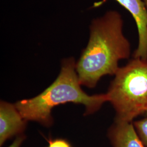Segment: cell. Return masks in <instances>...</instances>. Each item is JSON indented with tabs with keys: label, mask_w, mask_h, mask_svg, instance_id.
<instances>
[{
	"label": "cell",
	"mask_w": 147,
	"mask_h": 147,
	"mask_svg": "<svg viewBox=\"0 0 147 147\" xmlns=\"http://www.w3.org/2000/svg\"><path fill=\"white\" fill-rule=\"evenodd\" d=\"M115 76L106 94L116 111L115 121L133 122L147 115V59L132 58Z\"/></svg>",
	"instance_id": "3"
},
{
	"label": "cell",
	"mask_w": 147,
	"mask_h": 147,
	"mask_svg": "<svg viewBox=\"0 0 147 147\" xmlns=\"http://www.w3.org/2000/svg\"><path fill=\"white\" fill-rule=\"evenodd\" d=\"M107 137L112 147H146L132 122L115 121L108 130Z\"/></svg>",
	"instance_id": "6"
},
{
	"label": "cell",
	"mask_w": 147,
	"mask_h": 147,
	"mask_svg": "<svg viewBox=\"0 0 147 147\" xmlns=\"http://www.w3.org/2000/svg\"><path fill=\"white\" fill-rule=\"evenodd\" d=\"M27 121L15 105L1 101L0 103V147L14 137L24 134Z\"/></svg>",
	"instance_id": "5"
},
{
	"label": "cell",
	"mask_w": 147,
	"mask_h": 147,
	"mask_svg": "<svg viewBox=\"0 0 147 147\" xmlns=\"http://www.w3.org/2000/svg\"><path fill=\"white\" fill-rule=\"evenodd\" d=\"M131 15L136 23L138 45L133 58L147 59V10L143 0H115Z\"/></svg>",
	"instance_id": "4"
},
{
	"label": "cell",
	"mask_w": 147,
	"mask_h": 147,
	"mask_svg": "<svg viewBox=\"0 0 147 147\" xmlns=\"http://www.w3.org/2000/svg\"><path fill=\"white\" fill-rule=\"evenodd\" d=\"M132 123L138 136L145 147H147V115L144 118Z\"/></svg>",
	"instance_id": "7"
},
{
	"label": "cell",
	"mask_w": 147,
	"mask_h": 147,
	"mask_svg": "<svg viewBox=\"0 0 147 147\" xmlns=\"http://www.w3.org/2000/svg\"><path fill=\"white\" fill-rule=\"evenodd\" d=\"M48 142L47 147H73L70 143L64 138H50L47 140Z\"/></svg>",
	"instance_id": "8"
},
{
	"label": "cell",
	"mask_w": 147,
	"mask_h": 147,
	"mask_svg": "<svg viewBox=\"0 0 147 147\" xmlns=\"http://www.w3.org/2000/svg\"><path fill=\"white\" fill-rule=\"evenodd\" d=\"M123 27V16L116 10L107 11L90 22L88 42L76 63L81 85L94 88L102 76L115 75L119 61L130 58L131 44Z\"/></svg>",
	"instance_id": "1"
},
{
	"label": "cell",
	"mask_w": 147,
	"mask_h": 147,
	"mask_svg": "<svg viewBox=\"0 0 147 147\" xmlns=\"http://www.w3.org/2000/svg\"><path fill=\"white\" fill-rule=\"evenodd\" d=\"M143 2L144 3V4H145V5H146V7L147 10V0H143Z\"/></svg>",
	"instance_id": "10"
},
{
	"label": "cell",
	"mask_w": 147,
	"mask_h": 147,
	"mask_svg": "<svg viewBox=\"0 0 147 147\" xmlns=\"http://www.w3.org/2000/svg\"><path fill=\"white\" fill-rule=\"evenodd\" d=\"M26 138V136L25 134L16 137L14 141L8 147H21L23 142L25 141Z\"/></svg>",
	"instance_id": "9"
},
{
	"label": "cell",
	"mask_w": 147,
	"mask_h": 147,
	"mask_svg": "<svg viewBox=\"0 0 147 147\" xmlns=\"http://www.w3.org/2000/svg\"><path fill=\"white\" fill-rule=\"evenodd\" d=\"M76 63L73 57L64 58L58 77L49 87L34 98L16 102V108L25 120L37 121L49 127L53 124L51 112L56 106L68 102L82 104L86 116L96 112L109 101L106 93L89 95L81 89Z\"/></svg>",
	"instance_id": "2"
}]
</instances>
